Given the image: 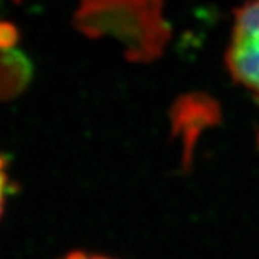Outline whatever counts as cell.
<instances>
[{"instance_id":"6da1fadb","label":"cell","mask_w":259,"mask_h":259,"mask_svg":"<svg viewBox=\"0 0 259 259\" xmlns=\"http://www.w3.org/2000/svg\"><path fill=\"white\" fill-rule=\"evenodd\" d=\"M75 21L89 36H113L139 63L158 58L170 38L164 0H81Z\"/></svg>"},{"instance_id":"7a4b0ae2","label":"cell","mask_w":259,"mask_h":259,"mask_svg":"<svg viewBox=\"0 0 259 259\" xmlns=\"http://www.w3.org/2000/svg\"><path fill=\"white\" fill-rule=\"evenodd\" d=\"M225 64L233 81L259 105V0H245L234 10Z\"/></svg>"},{"instance_id":"3957f363","label":"cell","mask_w":259,"mask_h":259,"mask_svg":"<svg viewBox=\"0 0 259 259\" xmlns=\"http://www.w3.org/2000/svg\"><path fill=\"white\" fill-rule=\"evenodd\" d=\"M7 188H8V175H7V162L5 158L0 155V215L4 214L5 200H7Z\"/></svg>"},{"instance_id":"277c9868","label":"cell","mask_w":259,"mask_h":259,"mask_svg":"<svg viewBox=\"0 0 259 259\" xmlns=\"http://www.w3.org/2000/svg\"><path fill=\"white\" fill-rule=\"evenodd\" d=\"M61 259H114L109 256H103V254H96V253H86V251H72L69 254H66Z\"/></svg>"}]
</instances>
